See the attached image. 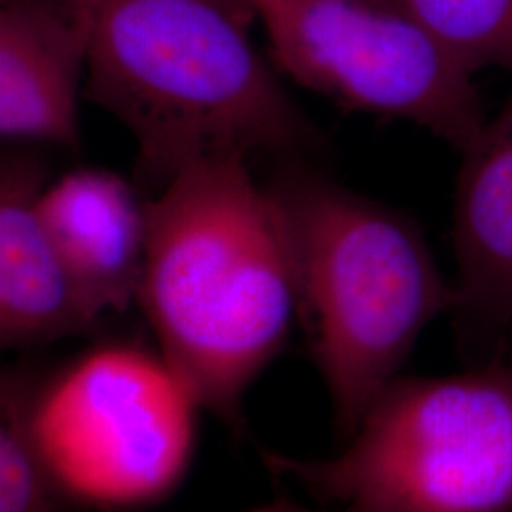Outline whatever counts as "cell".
<instances>
[{
    "mask_svg": "<svg viewBox=\"0 0 512 512\" xmlns=\"http://www.w3.org/2000/svg\"><path fill=\"white\" fill-rule=\"evenodd\" d=\"M277 65L334 103L406 120L458 150L486 126L467 73L401 0H241Z\"/></svg>",
    "mask_w": 512,
    "mask_h": 512,
    "instance_id": "cell-6",
    "label": "cell"
},
{
    "mask_svg": "<svg viewBox=\"0 0 512 512\" xmlns=\"http://www.w3.org/2000/svg\"><path fill=\"white\" fill-rule=\"evenodd\" d=\"M137 302L198 410L236 431L243 399L298 321L291 245L245 158L190 165L148 200Z\"/></svg>",
    "mask_w": 512,
    "mask_h": 512,
    "instance_id": "cell-1",
    "label": "cell"
},
{
    "mask_svg": "<svg viewBox=\"0 0 512 512\" xmlns=\"http://www.w3.org/2000/svg\"><path fill=\"white\" fill-rule=\"evenodd\" d=\"M249 16L241 0H95L84 95L129 129L160 190L207 160L315 147Z\"/></svg>",
    "mask_w": 512,
    "mask_h": 512,
    "instance_id": "cell-2",
    "label": "cell"
},
{
    "mask_svg": "<svg viewBox=\"0 0 512 512\" xmlns=\"http://www.w3.org/2000/svg\"><path fill=\"white\" fill-rule=\"evenodd\" d=\"M38 387L23 370L0 378V512H69L73 505L35 429Z\"/></svg>",
    "mask_w": 512,
    "mask_h": 512,
    "instance_id": "cell-11",
    "label": "cell"
},
{
    "mask_svg": "<svg viewBox=\"0 0 512 512\" xmlns=\"http://www.w3.org/2000/svg\"><path fill=\"white\" fill-rule=\"evenodd\" d=\"M266 467L353 512H512V359L399 376L330 458Z\"/></svg>",
    "mask_w": 512,
    "mask_h": 512,
    "instance_id": "cell-4",
    "label": "cell"
},
{
    "mask_svg": "<svg viewBox=\"0 0 512 512\" xmlns=\"http://www.w3.org/2000/svg\"><path fill=\"white\" fill-rule=\"evenodd\" d=\"M95 0H4L0 133L74 147L92 48Z\"/></svg>",
    "mask_w": 512,
    "mask_h": 512,
    "instance_id": "cell-7",
    "label": "cell"
},
{
    "mask_svg": "<svg viewBox=\"0 0 512 512\" xmlns=\"http://www.w3.org/2000/svg\"><path fill=\"white\" fill-rule=\"evenodd\" d=\"M268 190L293 253L298 321L348 439L423 330L452 313L454 287L418 226L382 203L308 171Z\"/></svg>",
    "mask_w": 512,
    "mask_h": 512,
    "instance_id": "cell-3",
    "label": "cell"
},
{
    "mask_svg": "<svg viewBox=\"0 0 512 512\" xmlns=\"http://www.w3.org/2000/svg\"><path fill=\"white\" fill-rule=\"evenodd\" d=\"M249 512H353L344 507H334V509H327V507H310L304 503H298L293 499H275L272 503H264L260 507H256L253 511Z\"/></svg>",
    "mask_w": 512,
    "mask_h": 512,
    "instance_id": "cell-13",
    "label": "cell"
},
{
    "mask_svg": "<svg viewBox=\"0 0 512 512\" xmlns=\"http://www.w3.org/2000/svg\"><path fill=\"white\" fill-rule=\"evenodd\" d=\"M401 2L467 73H512V0Z\"/></svg>",
    "mask_w": 512,
    "mask_h": 512,
    "instance_id": "cell-12",
    "label": "cell"
},
{
    "mask_svg": "<svg viewBox=\"0 0 512 512\" xmlns=\"http://www.w3.org/2000/svg\"><path fill=\"white\" fill-rule=\"evenodd\" d=\"M198 406L162 355L109 346L40 384L35 429L73 503L147 507L181 482Z\"/></svg>",
    "mask_w": 512,
    "mask_h": 512,
    "instance_id": "cell-5",
    "label": "cell"
},
{
    "mask_svg": "<svg viewBox=\"0 0 512 512\" xmlns=\"http://www.w3.org/2000/svg\"><path fill=\"white\" fill-rule=\"evenodd\" d=\"M148 200L116 173L78 169L44 186L38 211L80 289L103 317L137 302L148 241Z\"/></svg>",
    "mask_w": 512,
    "mask_h": 512,
    "instance_id": "cell-10",
    "label": "cell"
},
{
    "mask_svg": "<svg viewBox=\"0 0 512 512\" xmlns=\"http://www.w3.org/2000/svg\"><path fill=\"white\" fill-rule=\"evenodd\" d=\"M454 249L452 315L469 346L497 348L512 330V103L463 150Z\"/></svg>",
    "mask_w": 512,
    "mask_h": 512,
    "instance_id": "cell-8",
    "label": "cell"
},
{
    "mask_svg": "<svg viewBox=\"0 0 512 512\" xmlns=\"http://www.w3.org/2000/svg\"><path fill=\"white\" fill-rule=\"evenodd\" d=\"M42 171L8 160L0 177V346L25 349L82 334L103 317L59 255L38 198Z\"/></svg>",
    "mask_w": 512,
    "mask_h": 512,
    "instance_id": "cell-9",
    "label": "cell"
}]
</instances>
